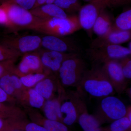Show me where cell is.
<instances>
[{"mask_svg":"<svg viewBox=\"0 0 131 131\" xmlns=\"http://www.w3.org/2000/svg\"><path fill=\"white\" fill-rule=\"evenodd\" d=\"M76 91L82 95L102 98L114 94L115 91L101 65H93L84 74Z\"/></svg>","mask_w":131,"mask_h":131,"instance_id":"obj_1","label":"cell"},{"mask_svg":"<svg viewBox=\"0 0 131 131\" xmlns=\"http://www.w3.org/2000/svg\"><path fill=\"white\" fill-rule=\"evenodd\" d=\"M29 29L46 35L63 37L70 35L81 29L78 16L69 15L66 18H53L46 19L37 18Z\"/></svg>","mask_w":131,"mask_h":131,"instance_id":"obj_2","label":"cell"},{"mask_svg":"<svg viewBox=\"0 0 131 131\" xmlns=\"http://www.w3.org/2000/svg\"><path fill=\"white\" fill-rule=\"evenodd\" d=\"M87 70L85 62L77 54L64 61L58 73L62 85L77 88Z\"/></svg>","mask_w":131,"mask_h":131,"instance_id":"obj_3","label":"cell"},{"mask_svg":"<svg viewBox=\"0 0 131 131\" xmlns=\"http://www.w3.org/2000/svg\"><path fill=\"white\" fill-rule=\"evenodd\" d=\"M101 99L93 114L101 125L112 123L125 116L127 107L119 98L110 95Z\"/></svg>","mask_w":131,"mask_h":131,"instance_id":"obj_4","label":"cell"},{"mask_svg":"<svg viewBox=\"0 0 131 131\" xmlns=\"http://www.w3.org/2000/svg\"><path fill=\"white\" fill-rule=\"evenodd\" d=\"M87 54L93 65H101L110 60H119L131 56V50L121 45L107 46L98 48H90Z\"/></svg>","mask_w":131,"mask_h":131,"instance_id":"obj_5","label":"cell"},{"mask_svg":"<svg viewBox=\"0 0 131 131\" xmlns=\"http://www.w3.org/2000/svg\"><path fill=\"white\" fill-rule=\"evenodd\" d=\"M6 9L8 17L9 27H19L29 29L37 18L30 11L13 3L1 4Z\"/></svg>","mask_w":131,"mask_h":131,"instance_id":"obj_6","label":"cell"},{"mask_svg":"<svg viewBox=\"0 0 131 131\" xmlns=\"http://www.w3.org/2000/svg\"><path fill=\"white\" fill-rule=\"evenodd\" d=\"M42 38L36 35H23L18 37H6L2 45L21 53L30 52L39 48Z\"/></svg>","mask_w":131,"mask_h":131,"instance_id":"obj_7","label":"cell"},{"mask_svg":"<svg viewBox=\"0 0 131 131\" xmlns=\"http://www.w3.org/2000/svg\"><path fill=\"white\" fill-rule=\"evenodd\" d=\"M101 65L115 92L121 94L125 91L127 80L124 77L119 60H109Z\"/></svg>","mask_w":131,"mask_h":131,"instance_id":"obj_8","label":"cell"},{"mask_svg":"<svg viewBox=\"0 0 131 131\" xmlns=\"http://www.w3.org/2000/svg\"><path fill=\"white\" fill-rule=\"evenodd\" d=\"M78 117V123L83 131H102L101 124L94 115L89 114L83 96L76 91L74 93Z\"/></svg>","mask_w":131,"mask_h":131,"instance_id":"obj_9","label":"cell"},{"mask_svg":"<svg viewBox=\"0 0 131 131\" xmlns=\"http://www.w3.org/2000/svg\"><path fill=\"white\" fill-rule=\"evenodd\" d=\"M41 46L48 50L64 52L77 53L79 47L71 39L51 35H46L42 38Z\"/></svg>","mask_w":131,"mask_h":131,"instance_id":"obj_10","label":"cell"},{"mask_svg":"<svg viewBox=\"0 0 131 131\" xmlns=\"http://www.w3.org/2000/svg\"><path fill=\"white\" fill-rule=\"evenodd\" d=\"M131 31L117 30L114 27L102 36H98L91 42L90 48H98L111 45H120L130 40Z\"/></svg>","mask_w":131,"mask_h":131,"instance_id":"obj_11","label":"cell"},{"mask_svg":"<svg viewBox=\"0 0 131 131\" xmlns=\"http://www.w3.org/2000/svg\"><path fill=\"white\" fill-rule=\"evenodd\" d=\"M103 8L98 3L91 2L82 6L79 11L78 19L81 28L86 31L90 35L101 10Z\"/></svg>","mask_w":131,"mask_h":131,"instance_id":"obj_12","label":"cell"},{"mask_svg":"<svg viewBox=\"0 0 131 131\" xmlns=\"http://www.w3.org/2000/svg\"><path fill=\"white\" fill-rule=\"evenodd\" d=\"M77 54L78 53H64L46 50L43 52L40 59L43 66L54 72H58L64 61Z\"/></svg>","mask_w":131,"mask_h":131,"instance_id":"obj_13","label":"cell"},{"mask_svg":"<svg viewBox=\"0 0 131 131\" xmlns=\"http://www.w3.org/2000/svg\"><path fill=\"white\" fill-rule=\"evenodd\" d=\"M68 100L61 104L62 122L67 126H71L77 123L78 115L74 96V91L71 92Z\"/></svg>","mask_w":131,"mask_h":131,"instance_id":"obj_14","label":"cell"},{"mask_svg":"<svg viewBox=\"0 0 131 131\" xmlns=\"http://www.w3.org/2000/svg\"><path fill=\"white\" fill-rule=\"evenodd\" d=\"M30 11L34 16L40 19L66 18L69 16L63 10L54 3L42 5Z\"/></svg>","mask_w":131,"mask_h":131,"instance_id":"obj_15","label":"cell"},{"mask_svg":"<svg viewBox=\"0 0 131 131\" xmlns=\"http://www.w3.org/2000/svg\"><path fill=\"white\" fill-rule=\"evenodd\" d=\"M43 66L38 56L34 54H27L24 57L19 64L17 72L25 75L32 72H39Z\"/></svg>","mask_w":131,"mask_h":131,"instance_id":"obj_16","label":"cell"},{"mask_svg":"<svg viewBox=\"0 0 131 131\" xmlns=\"http://www.w3.org/2000/svg\"><path fill=\"white\" fill-rule=\"evenodd\" d=\"M113 24L111 15L105 9L101 10L93 27V31L97 36H102L112 29Z\"/></svg>","mask_w":131,"mask_h":131,"instance_id":"obj_17","label":"cell"},{"mask_svg":"<svg viewBox=\"0 0 131 131\" xmlns=\"http://www.w3.org/2000/svg\"><path fill=\"white\" fill-rule=\"evenodd\" d=\"M61 106V103L59 100L54 99L47 100L44 106L46 118L62 122Z\"/></svg>","mask_w":131,"mask_h":131,"instance_id":"obj_18","label":"cell"},{"mask_svg":"<svg viewBox=\"0 0 131 131\" xmlns=\"http://www.w3.org/2000/svg\"><path fill=\"white\" fill-rule=\"evenodd\" d=\"M33 122L43 127L47 131H72L62 122L40 117L32 118Z\"/></svg>","mask_w":131,"mask_h":131,"instance_id":"obj_19","label":"cell"},{"mask_svg":"<svg viewBox=\"0 0 131 131\" xmlns=\"http://www.w3.org/2000/svg\"><path fill=\"white\" fill-rule=\"evenodd\" d=\"M9 128L25 131H47L43 127L37 123L26 122L17 118L9 120Z\"/></svg>","mask_w":131,"mask_h":131,"instance_id":"obj_20","label":"cell"},{"mask_svg":"<svg viewBox=\"0 0 131 131\" xmlns=\"http://www.w3.org/2000/svg\"><path fill=\"white\" fill-rule=\"evenodd\" d=\"M34 89L44 99L50 100L54 92V83L51 79L46 78L38 83Z\"/></svg>","mask_w":131,"mask_h":131,"instance_id":"obj_21","label":"cell"},{"mask_svg":"<svg viewBox=\"0 0 131 131\" xmlns=\"http://www.w3.org/2000/svg\"><path fill=\"white\" fill-rule=\"evenodd\" d=\"M113 26L120 30H131V9H127L121 13L115 19Z\"/></svg>","mask_w":131,"mask_h":131,"instance_id":"obj_22","label":"cell"},{"mask_svg":"<svg viewBox=\"0 0 131 131\" xmlns=\"http://www.w3.org/2000/svg\"><path fill=\"white\" fill-rule=\"evenodd\" d=\"M54 4L60 7L68 14L79 12L82 6L79 0H55Z\"/></svg>","mask_w":131,"mask_h":131,"instance_id":"obj_23","label":"cell"},{"mask_svg":"<svg viewBox=\"0 0 131 131\" xmlns=\"http://www.w3.org/2000/svg\"><path fill=\"white\" fill-rule=\"evenodd\" d=\"M107 126L102 127V131L131 130V121L126 116L116 120Z\"/></svg>","mask_w":131,"mask_h":131,"instance_id":"obj_24","label":"cell"},{"mask_svg":"<svg viewBox=\"0 0 131 131\" xmlns=\"http://www.w3.org/2000/svg\"><path fill=\"white\" fill-rule=\"evenodd\" d=\"M45 75L42 73L30 74L25 75L20 78L22 85L27 87H31L44 79Z\"/></svg>","mask_w":131,"mask_h":131,"instance_id":"obj_25","label":"cell"},{"mask_svg":"<svg viewBox=\"0 0 131 131\" xmlns=\"http://www.w3.org/2000/svg\"><path fill=\"white\" fill-rule=\"evenodd\" d=\"M0 87L10 95L14 93L15 88L12 79V75L6 73L0 78Z\"/></svg>","mask_w":131,"mask_h":131,"instance_id":"obj_26","label":"cell"},{"mask_svg":"<svg viewBox=\"0 0 131 131\" xmlns=\"http://www.w3.org/2000/svg\"><path fill=\"white\" fill-rule=\"evenodd\" d=\"M20 52L14 49L0 45V62L15 60L21 55Z\"/></svg>","mask_w":131,"mask_h":131,"instance_id":"obj_27","label":"cell"},{"mask_svg":"<svg viewBox=\"0 0 131 131\" xmlns=\"http://www.w3.org/2000/svg\"><path fill=\"white\" fill-rule=\"evenodd\" d=\"M29 101L32 107L40 108L43 105L45 99L35 89H30L28 91Z\"/></svg>","mask_w":131,"mask_h":131,"instance_id":"obj_28","label":"cell"},{"mask_svg":"<svg viewBox=\"0 0 131 131\" xmlns=\"http://www.w3.org/2000/svg\"><path fill=\"white\" fill-rule=\"evenodd\" d=\"M119 63L124 77L126 80H131V58L129 56L119 59Z\"/></svg>","mask_w":131,"mask_h":131,"instance_id":"obj_29","label":"cell"},{"mask_svg":"<svg viewBox=\"0 0 131 131\" xmlns=\"http://www.w3.org/2000/svg\"><path fill=\"white\" fill-rule=\"evenodd\" d=\"M14 61L9 60L0 62V78L6 73L11 72L13 62Z\"/></svg>","mask_w":131,"mask_h":131,"instance_id":"obj_30","label":"cell"},{"mask_svg":"<svg viewBox=\"0 0 131 131\" xmlns=\"http://www.w3.org/2000/svg\"><path fill=\"white\" fill-rule=\"evenodd\" d=\"M36 2V0H15V4L29 11L33 8Z\"/></svg>","mask_w":131,"mask_h":131,"instance_id":"obj_31","label":"cell"},{"mask_svg":"<svg viewBox=\"0 0 131 131\" xmlns=\"http://www.w3.org/2000/svg\"><path fill=\"white\" fill-rule=\"evenodd\" d=\"M0 25H5L9 27V26L7 13L2 5H0Z\"/></svg>","mask_w":131,"mask_h":131,"instance_id":"obj_32","label":"cell"},{"mask_svg":"<svg viewBox=\"0 0 131 131\" xmlns=\"http://www.w3.org/2000/svg\"><path fill=\"white\" fill-rule=\"evenodd\" d=\"M0 114L5 115L7 118H13L11 114V112H9V108L5 105L3 103H0Z\"/></svg>","mask_w":131,"mask_h":131,"instance_id":"obj_33","label":"cell"},{"mask_svg":"<svg viewBox=\"0 0 131 131\" xmlns=\"http://www.w3.org/2000/svg\"><path fill=\"white\" fill-rule=\"evenodd\" d=\"M8 119L0 117V131H7L9 127Z\"/></svg>","mask_w":131,"mask_h":131,"instance_id":"obj_34","label":"cell"},{"mask_svg":"<svg viewBox=\"0 0 131 131\" xmlns=\"http://www.w3.org/2000/svg\"><path fill=\"white\" fill-rule=\"evenodd\" d=\"M55 1V0H36L35 6L33 9L42 5L54 3Z\"/></svg>","mask_w":131,"mask_h":131,"instance_id":"obj_35","label":"cell"},{"mask_svg":"<svg viewBox=\"0 0 131 131\" xmlns=\"http://www.w3.org/2000/svg\"><path fill=\"white\" fill-rule=\"evenodd\" d=\"M9 100V95L0 87V103H3Z\"/></svg>","mask_w":131,"mask_h":131,"instance_id":"obj_36","label":"cell"},{"mask_svg":"<svg viewBox=\"0 0 131 131\" xmlns=\"http://www.w3.org/2000/svg\"><path fill=\"white\" fill-rule=\"evenodd\" d=\"M126 117H127L130 121H131V106L127 107Z\"/></svg>","mask_w":131,"mask_h":131,"instance_id":"obj_37","label":"cell"},{"mask_svg":"<svg viewBox=\"0 0 131 131\" xmlns=\"http://www.w3.org/2000/svg\"><path fill=\"white\" fill-rule=\"evenodd\" d=\"M15 0H0V3L1 4L5 3H13L15 4Z\"/></svg>","mask_w":131,"mask_h":131,"instance_id":"obj_38","label":"cell"},{"mask_svg":"<svg viewBox=\"0 0 131 131\" xmlns=\"http://www.w3.org/2000/svg\"><path fill=\"white\" fill-rule=\"evenodd\" d=\"M106 1H107V0H93V1H92L91 2L96 3L100 4L102 7V5H103V3H104V2Z\"/></svg>","mask_w":131,"mask_h":131,"instance_id":"obj_39","label":"cell"},{"mask_svg":"<svg viewBox=\"0 0 131 131\" xmlns=\"http://www.w3.org/2000/svg\"><path fill=\"white\" fill-rule=\"evenodd\" d=\"M7 131H25L23 130H20V129H12V128H8Z\"/></svg>","mask_w":131,"mask_h":131,"instance_id":"obj_40","label":"cell"},{"mask_svg":"<svg viewBox=\"0 0 131 131\" xmlns=\"http://www.w3.org/2000/svg\"><path fill=\"white\" fill-rule=\"evenodd\" d=\"M0 117H2V118H6V116H5V115L3 114H0Z\"/></svg>","mask_w":131,"mask_h":131,"instance_id":"obj_41","label":"cell"},{"mask_svg":"<svg viewBox=\"0 0 131 131\" xmlns=\"http://www.w3.org/2000/svg\"><path fill=\"white\" fill-rule=\"evenodd\" d=\"M131 41H130V43H129V46H128V48H129L130 50H131Z\"/></svg>","mask_w":131,"mask_h":131,"instance_id":"obj_42","label":"cell"},{"mask_svg":"<svg viewBox=\"0 0 131 131\" xmlns=\"http://www.w3.org/2000/svg\"><path fill=\"white\" fill-rule=\"evenodd\" d=\"M84 1H86L89 2H90L92 1H93V0H84Z\"/></svg>","mask_w":131,"mask_h":131,"instance_id":"obj_43","label":"cell"},{"mask_svg":"<svg viewBox=\"0 0 131 131\" xmlns=\"http://www.w3.org/2000/svg\"><path fill=\"white\" fill-rule=\"evenodd\" d=\"M131 131V130H130V131Z\"/></svg>","mask_w":131,"mask_h":131,"instance_id":"obj_44","label":"cell"}]
</instances>
